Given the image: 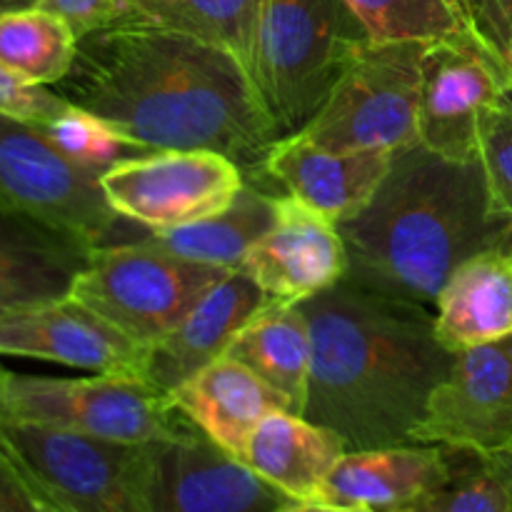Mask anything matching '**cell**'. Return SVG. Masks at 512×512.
I'll return each instance as SVG.
<instances>
[{
  "mask_svg": "<svg viewBox=\"0 0 512 512\" xmlns=\"http://www.w3.org/2000/svg\"><path fill=\"white\" fill-rule=\"evenodd\" d=\"M53 90L153 150L228 155L245 180L260 178L278 140L233 53L158 25L118 23L80 38Z\"/></svg>",
  "mask_w": 512,
  "mask_h": 512,
  "instance_id": "obj_1",
  "label": "cell"
},
{
  "mask_svg": "<svg viewBox=\"0 0 512 512\" xmlns=\"http://www.w3.org/2000/svg\"><path fill=\"white\" fill-rule=\"evenodd\" d=\"M313 338L303 415L348 450L413 443L455 353L435 335L433 310L338 280L303 300Z\"/></svg>",
  "mask_w": 512,
  "mask_h": 512,
  "instance_id": "obj_2",
  "label": "cell"
},
{
  "mask_svg": "<svg viewBox=\"0 0 512 512\" xmlns=\"http://www.w3.org/2000/svg\"><path fill=\"white\" fill-rule=\"evenodd\" d=\"M338 228L350 283L433 310L460 263L508 245L512 218L493 208L478 158L450 160L415 143L393 155L370 203Z\"/></svg>",
  "mask_w": 512,
  "mask_h": 512,
  "instance_id": "obj_3",
  "label": "cell"
},
{
  "mask_svg": "<svg viewBox=\"0 0 512 512\" xmlns=\"http://www.w3.org/2000/svg\"><path fill=\"white\" fill-rule=\"evenodd\" d=\"M365 38L345 0H260L248 73L278 140L315 118Z\"/></svg>",
  "mask_w": 512,
  "mask_h": 512,
  "instance_id": "obj_4",
  "label": "cell"
},
{
  "mask_svg": "<svg viewBox=\"0 0 512 512\" xmlns=\"http://www.w3.org/2000/svg\"><path fill=\"white\" fill-rule=\"evenodd\" d=\"M0 420L130 445L170 440L195 430L170 395L150 380L108 373L45 378L5 370L0 375Z\"/></svg>",
  "mask_w": 512,
  "mask_h": 512,
  "instance_id": "obj_5",
  "label": "cell"
},
{
  "mask_svg": "<svg viewBox=\"0 0 512 512\" xmlns=\"http://www.w3.org/2000/svg\"><path fill=\"white\" fill-rule=\"evenodd\" d=\"M428 43L360 40L333 93L300 133L338 153H398L418 143Z\"/></svg>",
  "mask_w": 512,
  "mask_h": 512,
  "instance_id": "obj_6",
  "label": "cell"
},
{
  "mask_svg": "<svg viewBox=\"0 0 512 512\" xmlns=\"http://www.w3.org/2000/svg\"><path fill=\"white\" fill-rule=\"evenodd\" d=\"M0 448L58 512H153L148 443H110L0 420Z\"/></svg>",
  "mask_w": 512,
  "mask_h": 512,
  "instance_id": "obj_7",
  "label": "cell"
},
{
  "mask_svg": "<svg viewBox=\"0 0 512 512\" xmlns=\"http://www.w3.org/2000/svg\"><path fill=\"white\" fill-rule=\"evenodd\" d=\"M228 273L128 240L95 248L70 295L150 350Z\"/></svg>",
  "mask_w": 512,
  "mask_h": 512,
  "instance_id": "obj_8",
  "label": "cell"
},
{
  "mask_svg": "<svg viewBox=\"0 0 512 512\" xmlns=\"http://www.w3.org/2000/svg\"><path fill=\"white\" fill-rule=\"evenodd\" d=\"M0 205L88 240L123 243L138 228L110 208L100 175L65 158L33 123L0 115Z\"/></svg>",
  "mask_w": 512,
  "mask_h": 512,
  "instance_id": "obj_9",
  "label": "cell"
},
{
  "mask_svg": "<svg viewBox=\"0 0 512 512\" xmlns=\"http://www.w3.org/2000/svg\"><path fill=\"white\" fill-rule=\"evenodd\" d=\"M110 208L145 230H170L223 213L245 173L215 150H155L100 175Z\"/></svg>",
  "mask_w": 512,
  "mask_h": 512,
  "instance_id": "obj_10",
  "label": "cell"
},
{
  "mask_svg": "<svg viewBox=\"0 0 512 512\" xmlns=\"http://www.w3.org/2000/svg\"><path fill=\"white\" fill-rule=\"evenodd\" d=\"M512 90V75L478 30L425 48L418 143L450 160L478 158V120Z\"/></svg>",
  "mask_w": 512,
  "mask_h": 512,
  "instance_id": "obj_11",
  "label": "cell"
},
{
  "mask_svg": "<svg viewBox=\"0 0 512 512\" xmlns=\"http://www.w3.org/2000/svg\"><path fill=\"white\" fill-rule=\"evenodd\" d=\"M413 443L488 458L512 448V335L455 355L450 373L430 395Z\"/></svg>",
  "mask_w": 512,
  "mask_h": 512,
  "instance_id": "obj_12",
  "label": "cell"
},
{
  "mask_svg": "<svg viewBox=\"0 0 512 512\" xmlns=\"http://www.w3.org/2000/svg\"><path fill=\"white\" fill-rule=\"evenodd\" d=\"M148 500L153 512H283L295 503L198 428L148 443Z\"/></svg>",
  "mask_w": 512,
  "mask_h": 512,
  "instance_id": "obj_13",
  "label": "cell"
},
{
  "mask_svg": "<svg viewBox=\"0 0 512 512\" xmlns=\"http://www.w3.org/2000/svg\"><path fill=\"white\" fill-rule=\"evenodd\" d=\"M0 358L45 360L65 368L133 378H145L148 373V348L73 295L3 315Z\"/></svg>",
  "mask_w": 512,
  "mask_h": 512,
  "instance_id": "obj_14",
  "label": "cell"
},
{
  "mask_svg": "<svg viewBox=\"0 0 512 512\" xmlns=\"http://www.w3.org/2000/svg\"><path fill=\"white\" fill-rule=\"evenodd\" d=\"M238 270L275 303L298 305L345 278L348 253L333 218L293 195H275L273 225Z\"/></svg>",
  "mask_w": 512,
  "mask_h": 512,
  "instance_id": "obj_15",
  "label": "cell"
},
{
  "mask_svg": "<svg viewBox=\"0 0 512 512\" xmlns=\"http://www.w3.org/2000/svg\"><path fill=\"white\" fill-rule=\"evenodd\" d=\"M395 153H338L313 143L305 133L275 140L260 178L273 180L285 195L328 215L335 223L358 215L388 175Z\"/></svg>",
  "mask_w": 512,
  "mask_h": 512,
  "instance_id": "obj_16",
  "label": "cell"
},
{
  "mask_svg": "<svg viewBox=\"0 0 512 512\" xmlns=\"http://www.w3.org/2000/svg\"><path fill=\"white\" fill-rule=\"evenodd\" d=\"M95 245L0 205V318L73 293Z\"/></svg>",
  "mask_w": 512,
  "mask_h": 512,
  "instance_id": "obj_17",
  "label": "cell"
},
{
  "mask_svg": "<svg viewBox=\"0 0 512 512\" xmlns=\"http://www.w3.org/2000/svg\"><path fill=\"white\" fill-rule=\"evenodd\" d=\"M268 303V295L248 275L230 270L148 350L145 378L170 395L180 383L228 353L235 335Z\"/></svg>",
  "mask_w": 512,
  "mask_h": 512,
  "instance_id": "obj_18",
  "label": "cell"
},
{
  "mask_svg": "<svg viewBox=\"0 0 512 512\" xmlns=\"http://www.w3.org/2000/svg\"><path fill=\"white\" fill-rule=\"evenodd\" d=\"M448 473L443 445H388L348 450L335 463L318 503L373 512H400L435 488Z\"/></svg>",
  "mask_w": 512,
  "mask_h": 512,
  "instance_id": "obj_19",
  "label": "cell"
},
{
  "mask_svg": "<svg viewBox=\"0 0 512 512\" xmlns=\"http://www.w3.org/2000/svg\"><path fill=\"white\" fill-rule=\"evenodd\" d=\"M170 400L205 438L238 460L260 420L273 410H288L270 385L230 355L180 383Z\"/></svg>",
  "mask_w": 512,
  "mask_h": 512,
  "instance_id": "obj_20",
  "label": "cell"
},
{
  "mask_svg": "<svg viewBox=\"0 0 512 512\" xmlns=\"http://www.w3.org/2000/svg\"><path fill=\"white\" fill-rule=\"evenodd\" d=\"M433 323L455 355L512 335V253L490 248L460 263L440 288Z\"/></svg>",
  "mask_w": 512,
  "mask_h": 512,
  "instance_id": "obj_21",
  "label": "cell"
},
{
  "mask_svg": "<svg viewBox=\"0 0 512 512\" xmlns=\"http://www.w3.org/2000/svg\"><path fill=\"white\" fill-rule=\"evenodd\" d=\"M348 445L330 428L290 410H273L245 443L243 460L253 473L293 500H315Z\"/></svg>",
  "mask_w": 512,
  "mask_h": 512,
  "instance_id": "obj_22",
  "label": "cell"
},
{
  "mask_svg": "<svg viewBox=\"0 0 512 512\" xmlns=\"http://www.w3.org/2000/svg\"><path fill=\"white\" fill-rule=\"evenodd\" d=\"M225 355L240 360L270 385L290 413L303 415L313 370V338L300 303L270 300L243 325Z\"/></svg>",
  "mask_w": 512,
  "mask_h": 512,
  "instance_id": "obj_23",
  "label": "cell"
},
{
  "mask_svg": "<svg viewBox=\"0 0 512 512\" xmlns=\"http://www.w3.org/2000/svg\"><path fill=\"white\" fill-rule=\"evenodd\" d=\"M275 195L245 180L240 193L223 213L170 230L140 228L130 240L165 250L193 263L238 270L253 243H258L275 220ZM128 243V240H125Z\"/></svg>",
  "mask_w": 512,
  "mask_h": 512,
  "instance_id": "obj_24",
  "label": "cell"
},
{
  "mask_svg": "<svg viewBox=\"0 0 512 512\" xmlns=\"http://www.w3.org/2000/svg\"><path fill=\"white\" fill-rule=\"evenodd\" d=\"M260 0H128L123 23L178 30L233 53L248 68Z\"/></svg>",
  "mask_w": 512,
  "mask_h": 512,
  "instance_id": "obj_25",
  "label": "cell"
},
{
  "mask_svg": "<svg viewBox=\"0 0 512 512\" xmlns=\"http://www.w3.org/2000/svg\"><path fill=\"white\" fill-rule=\"evenodd\" d=\"M78 35L45 8L0 13V63L40 85H58L70 73Z\"/></svg>",
  "mask_w": 512,
  "mask_h": 512,
  "instance_id": "obj_26",
  "label": "cell"
},
{
  "mask_svg": "<svg viewBox=\"0 0 512 512\" xmlns=\"http://www.w3.org/2000/svg\"><path fill=\"white\" fill-rule=\"evenodd\" d=\"M370 40L433 43L475 30L470 0H345Z\"/></svg>",
  "mask_w": 512,
  "mask_h": 512,
  "instance_id": "obj_27",
  "label": "cell"
},
{
  "mask_svg": "<svg viewBox=\"0 0 512 512\" xmlns=\"http://www.w3.org/2000/svg\"><path fill=\"white\" fill-rule=\"evenodd\" d=\"M445 448V445H443ZM448 450V473L430 493L400 512H512V493L488 455Z\"/></svg>",
  "mask_w": 512,
  "mask_h": 512,
  "instance_id": "obj_28",
  "label": "cell"
},
{
  "mask_svg": "<svg viewBox=\"0 0 512 512\" xmlns=\"http://www.w3.org/2000/svg\"><path fill=\"white\" fill-rule=\"evenodd\" d=\"M38 128L48 135L50 143L65 158H70L80 168L90 170L95 175H105L115 165L155 153L148 145L120 133L118 128H113L100 115L78 108L73 103H68V108L63 113H58L45 125H38Z\"/></svg>",
  "mask_w": 512,
  "mask_h": 512,
  "instance_id": "obj_29",
  "label": "cell"
},
{
  "mask_svg": "<svg viewBox=\"0 0 512 512\" xmlns=\"http://www.w3.org/2000/svg\"><path fill=\"white\" fill-rule=\"evenodd\" d=\"M478 160L493 208L512 218V90L480 115Z\"/></svg>",
  "mask_w": 512,
  "mask_h": 512,
  "instance_id": "obj_30",
  "label": "cell"
},
{
  "mask_svg": "<svg viewBox=\"0 0 512 512\" xmlns=\"http://www.w3.org/2000/svg\"><path fill=\"white\" fill-rule=\"evenodd\" d=\"M68 108V100L48 85L33 83L0 63V115L23 123L45 125Z\"/></svg>",
  "mask_w": 512,
  "mask_h": 512,
  "instance_id": "obj_31",
  "label": "cell"
},
{
  "mask_svg": "<svg viewBox=\"0 0 512 512\" xmlns=\"http://www.w3.org/2000/svg\"><path fill=\"white\" fill-rule=\"evenodd\" d=\"M38 8L60 15L78 40L128 18V0H40Z\"/></svg>",
  "mask_w": 512,
  "mask_h": 512,
  "instance_id": "obj_32",
  "label": "cell"
},
{
  "mask_svg": "<svg viewBox=\"0 0 512 512\" xmlns=\"http://www.w3.org/2000/svg\"><path fill=\"white\" fill-rule=\"evenodd\" d=\"M480 38L512 75V0H470Z\"/></svg>",
  "mask_w": 512,
  "mask_h": 512,
  "instance_id": "obj_33",
  "label": "cell"
},
{
  "mask_svg": "<svg viewBox=\"0 0 512 512\" xmlns=\"http://www.w3.org/2000/svg\"><path fill=\"white\" fill-rule=\"evenodd\" d=\"M0 512H58L0 448Z\"/></svg>",
  "mask_w": 512,
  "mask_h": 512,
  "instance_id": "obj_34",
  "label": "cell"
},
{
  "mask_svg": "<svg viewBox=\"0 0 512 512\" xmlns=\"http://www.w3.org/2000/svg\"><path fill=\"white\" fill-rule=\"evenodd\" d=\"M283 512H373L363 508H338V505L318 503V500H295Z\"/></svg>",
  "mask_w": 512,
  "mask_h": 512,
  "instance_id": "obj_35",
  "label": "cell"
},
{
  "mask_svg": "<svg viewBox=\"0 0 512 512\" xmlns=\"http://www.w3.org/2000/svg\"><path fill=\"white\" fill-rule=\"evenodd\" d=\"M490 460H493L495 468H498V473L503 475L505 483H508V488L512 493V448L505 450V453H500V455H493Z\"/></svg>",
  "mask_w": 512,
  "mask_h": 512,
  "instance_id": "obj_36",
  "label": "cell"
},
{
  "mask_svg": "<svg viewBox=\"0 0 512 512\" xmlns=\"http://www.w3.org/2000/svg\"><path fill=\"white\" fill-rule=\"evenodd\" d=\"M40 0H0V13H10V10H25L35 8Z\"/></svg>",
  "mask_w": 512,
  "mask_h": 512,
  "instance_id": "obj_37",
  "label": "cell"
},
{
  "mask_svg": "<svg viewBox=\"0 0 512 512\" xmlns=\"http://www.w3.org/2000/svg\"><path fill=\"white\" fill-rule=\"evenodd\" d=\"M505 250H508V253H512V233H510V240H508V245H505Z\"/></svg>",
  "mask_w": 512,
  "mask_h": 512,
  "instance_id": "obj_38",
  "label": "cell"
},
{
  "mask_svg": "<svg viewBox=\"0 0 512 512\" xmlns=\"http://www.w3.org/2000/svg\"><path fill=\"white\" fill-rule=\"evenodd\" d=\"M5 373V368H3V365H0V375H3Z\"/></svg>",
  "mask_w": 512,
  "mask_h": 512,
  "instance_id": "obj_39",
  "label": "cell"
}]
</instances>
